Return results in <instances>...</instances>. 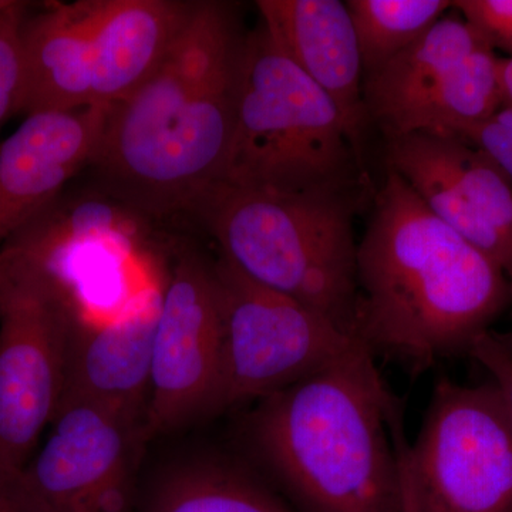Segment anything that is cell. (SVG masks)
<instances>
[{"label": "cell", "instance_id": "6da1fadb", "mask_svg": "<svg viewBox=\"0 0 512 512\" xmlns=\"http://www.w3.org/2000/svg\"><path fill=\"white\" fill-rule=\"evenodd\" d=\"M247 33L234 6L198 0L160 67L109 106L86 170L151 222L187 215L220 180Z\"/></svg>", "mask_w": 512, "mask_h": 512}, {"label": "cell", "instance_id": "7a4b0ae2", "mask_svg": "<svg viewBox=\"0 0 512 512\" xmlns=\"http://www.w3.org/2000/svg\"><path fill=\"white\" fill-rule=\"evenodd\" d=\"M355 338L423 373L470 352L511 301L507 272L387 170L357 245Z\"/></svg>", "mask_w": 512, "mask_h": 512}, {"label": "cell", "instance_id": "3957f363", "mask_svg": "<svg viewBox=\"0 0 512 512\" xmlns=\"http://www.w3.org/2000/svg\"><path fill=\"white\" fill-rule=\"evenodd\" d=\"M375 357H345L255 402L241 424L249 457L299 512H402L399 457L390 430L396 396Z\"/></svg>", "mask_w": 512, "mask_h": 512}, {"label": "cell", "instance_id": "277c9868", "mask_svg": "<svg viewBox=\"0 0 512 512\" xmlns=\"http://www.w3.org/2000/svg\"><path fill=\"white\" fill-rule=\"evenodd\" d=\"M360 147L335 101L279 49L247 33L227 158L215 185L271 194H355Z\"/></svg>", "mask_w": 512, "mask_h": 512}, {"label": "cell", "instance_id": "5b68a950", "mask_svg": "<svg viewBox=\"0 0 512 512\" xmlns=\"http://www.w3.org/2000/svg\"><path fill=\"white\" fill-rule=\"evenodd\" d=\"M355 201V194L339 192L271 194L214 185L190 218L202 222L242 274L355 338Z\"/></svg>", "mask_w": 512, "mask_h": 512}, {"label": "cell", "instance_id": "8992f818", "mask_svg": "<svg viewBox=\"0 0 512 512\" xmlns=\"http://www.w3.org/2000/svg\"><path fill=\"white\" fill-rule=\"evenodd\" d=\"M74 311L36 259L0 251V477L28 464L63 399Z\"/></svg>", "mask_w": 512, "mask_h": 512}, {"label": "cell", "instance_id": "52a82bcc", "mask_svg": "<svg viewBox=\"0 0 512 512\" xmlns=\"http://www.w3.org/2000/svg\"><path fill=\"white\" fill-rule=\"evenodd\" d=\"M400 447L416 512H512V430L493 382L441 377L413 446Z\"/></svg>", "mask_w": 512, "mask_h": 512}, {"label": "cell", "instance_id": "ba28073f", "mask_svg": "<svg viewBox=\"0 0 512 512\" xmlns=\"http://www.w3.org/2000/svg\"><path fill=\"white\" fill-rule=\"evenodd\" d=\"M222 313L221 412L258 402L333 365L362 343L291 296L214 262Z\"/></svg>", "mask_w": 512, "mask_h": 512}, {"label": "cell", "instance_id": "9c48e42d", "mask_svg": "<svg viewBox=\"0 0 512 512\" xmlns=\"http://www.w3.org/2000/svg\"><path fill=\"white\" fill-rule=\"evenodd\" d=\"M222 313L214 262L178 252L161 288L144 434L151 440L221 413Z\"/></svg>", "mask_w": 512, "mask_h": 512}, {"label": "cell", "instance_id": "30bf717a", "mask_svg": "<svg viewBox=\"0 0 512 512\" xmlns=\"http://www.w3.org/2000/svg\"><path fill=\"white\" fill-rule=\"evenodd\" d=\"M143 421L63 397L42 446L12 478L35 512H133Z\"/></svg>", "mask_w": 512, "mask_h": 512}, {"label": "cell", "instance_id": "8fae6325", "mask_svg": "<svg viewBox=\"0 0 512 512\" xmlns=\"http://www.w3.org/2000/svg\"><path fill=\"white\" fill-rule=\"evenodd\" d=\"M387 170L437 218L512 268V184L483 151L451 134L417 131L387 140Z\"/></svg>", "mask_w": 512, "mask_h": 512}, {"label": "cell", "instance_id": "7c38bea8", "mask_svg": "<svg viewBox=\"0 0 512 512\" xmlns=\"http://www.w3.org/2000/svg\"><path fill=\"white\" fill-rule=\"evenodd\" d=\"M109 106L26 116L0 141V251L86 170Z\"/></svg>", "mask_w": 512, "mask_h": 512}, {"label": "cell", "instance_id": "4fadbf2b", "mask_svg": "<svg viewBox=\"0 0 512 512\" xmlns=\"http://www.w3.org/2000/svg\"><path fill=\"white\" fill-rule=\"evenodd\" d=\"M161 289H144L100 323H74L63 397L86 400L143 421Z\"/></svg>", "mask_w": 512, "mask_h": 512}, {"label": "cell", "instance_id": "5bb4252c", "mask_svg": "<svg viewBox=\"0 0 512 512\" xmlns=\"http://www.w3.org/2000/svg\"><path fill=\"white\" fill-rule=\"evenodd\" d=\"M261 23L279 49L342 113L357 146L367 119L363 73L348 6L339 0H259Z\"/></svg>", "mask_w": 512, "mask_h": 512}, {"label": "cell", "instance_id": "9a60e30c", "mask_svg": "<svg viewBox=\"0 0 512 512\" xmlns=\"http://www.w3.org/2000/svg\"><path fill=\"white\" fill-rule=\"evenodd\" d=\"M194 5L185 0H96L93 106H111L146 82L170 53Z\"/></svg>", "mask_w": 512, "mask_h": 512}, {"label": "cell", "instance_id": "2e32d148", "mask_svg": "<svg viewBox=\"0 0 512 512\" xmlns=\"http://www.w3.org/2000/svg\"><path fill=\"white\" fill-rule=\"evenodd\" d=\"M96 0L55 2L28 16L22 32L18 114L93 106L92 25Z\"/></svg>", "mask_w": 512, "mask_h": 512}, {"label": "cell", "instance_id": "e0dca14e", "mask_svg": "<svg viewBox=\"0 0 512 512\" xmlns=\"http://www.w3.org/2000/svg\"><path fill=\"white\" fill-rule=\"evenodd\" d=\"M490 45L463 16L444 15L412 46L366 74L363 101L367 119L387 140L406 136L420 107L454 69L476 50Z\"/></svg>", "mask_w": 512, "mask_h": 512}, {"label": "cell", "instance_id": "ac0fdd59", "mask_svg": "<svg viewBox=\"0 0 512 512\" xmlns=\"http://www.w3.org/2000/svg\"><path fill=\"white\" fill-rule=\"evenodd\" d=\"M141 512L299 511L288 507L241 461L198 456L164 468Z\"/></svg>", "mask_w": 512, "mask_h": 512}, {"label": "cell", "instance_id": "d6986e66", "mask_svg": "<svg viewBox=\"0 0 512 512\" xmlns=\"http://www.w3.org/2000/svg\"><path fill=\"white\" fill-rule=\"evenodd\" d=\"M500 64L491 45L468 56L420 107L407 134H456L493 116L504 104Z\"/></svg>", "mask_w": 512, "mask_h": 512}, {"label": "cell", "instance_id": "ffe728a7", "mask_svg": "<svg viewBox=\"0 0 512 512\" xmlns=\"http://www.w3.org/2000/svg\"><path fill=\"white\" fill-rule=\"evenodd\" d=\"M345 3L355 28L365 76L412 46L453 8V2L447 0H349Z\"/></svg>", "mask_w": 512, "mask_h": 512}, {"label": "cell", "instance_id": "44dd1931", "mask_svg": "<svg viewBox=\"0 0 512 512\" xmlns=\"http://www.w3.org/2000/svg\"><path fill=\"white\" fill-rule=\"evenodd\" d=\"M29 3L0 0V126L18 114L23 87L22 32Z\"/></svg>", "mask_w": 512, "mask_h": 512}, {"label": "cell", "instance_id": "7402d4cb", "mask_svg": "<svg viewBox=\"0 0 512 512\" xmlns=\"http://www.w3.org/2000/svg\"><path fill=\"white\" fill-rule=\"evenodd\" d=\"M471 146L483 151L485 156L508 178L512 184V107L503 106L493 116L481 123L461 128L456 134Z\"/></svg>", "mask_w": 512, "mask_h": 512}, {"label": "cell", "instance_id": "603a6c76", "mask_svg": "<svg viewBox=\"0 0 512 512\" xmlns=\"http://www.w3.org/2000/svg\"><path fill=\"white\" fill-rule=\"evenodd\" d=\"M453 8L483 33L494 50L512 56V0H460Z\"/></svg>", "mask_w": 512, "mask_h": 512}, {"label": "cell", "instance_id": "cb8c5ba5", "mask_svg": "<svg viewBox=\"0 0 512 512\" xmlns=\"http://www.w3.org/2000/svg\"><path fill=\"white\" fill-rule=\"evenodd\" d=\"M471 356L491 375L503 400L512 430V352L498 338L497 332L488 330L473 343Z\"/></svg>", "mask_w": 512, "mask_h": 512}, {"label": "cell", "instance_id": "d4e9b609", "mask_svg": "<svg viewBox=\"0 0 512 512\" xmlns=\"http://www.w3.org/2000/svg\"><path fill=\"white\" fill-rule=\"evenodd\" d=\"M0 512H35L12 480L0 477Z\"/></svg>", "mask_w": 512, "mask_h": 512}, {"label": "cell", "instance_id": "484cf974", "mask_svg": "<svg viewBox=\"0 0 512 512\" xmlns=\"http://www.w3.org/2000/svg\"><path fill=\"white\" fill-rule=\"evenodd\" d=\"M501 87H503V106L512 107V56L501 59Z\"/></svg>", "mask_w": 512, "mask_h": 512}, {"label": "cell", "instance_id": "4316f807", "mask_svg": "<svg viewBox=\"0 0 512 512\" xmlns=\"http://www.w3.org/2000/svg\"><path fill=\"white\" fill-rule=\"evenodd\" d=\"M400 483H402V512H416L414 505L412 488H410L409 478H407L406 467L402 456H399Z\"/></svg>", "mask_w": 512, "mask_h": 512}, {"label": "cell", "instance_id": "83f0119b", "mask_svg": "<svg viewBox=\"0 0 512 512\" xmlns=\"http://www.w3.org/2000/svg\"><path fill=\"white\" fill-rule=\"evenodd\" d=\"M507 276H508V281H510L511 301H512V268L510 269V271L507 272ZM497 335H498V338H500L501 342H503L504 345L507 346V348L510 349L512 352V330H511V332L503 333V335H501V333H497Z\"/></svg>", "mask_w": 512, "mask_h": 512}]
</instances>
